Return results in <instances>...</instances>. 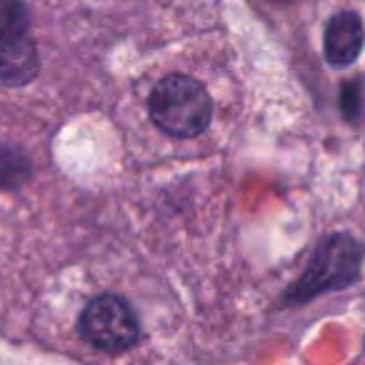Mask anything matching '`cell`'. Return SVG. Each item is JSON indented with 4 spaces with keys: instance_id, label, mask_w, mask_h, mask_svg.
Listing matches in <instances>:
<instances>
[{
    "instance_id": "6da1fadb",
    "label": "cell",
    "mask_w": 365,
    "mask_h": 365,
    "mask_svg": "<svg viewBox=\"0 0 365 365\" xmlns=\"http://www.w3.org/2000/svg\"><path fill=\"white\" fill-rule=\"evenodd\" d=\"M365 248L345 233L328 235L315 248L305 273L283 295L285 305H300L330 290H343L360 278Z\"/></svg>"
},
{
    "instance_id": "7a4b0ae2",
    "label": "cell",
    "mask_w": 365,
    "mask_h": 365,
    "mask_svg": "<svg viewBox=\"0 0 365 365\" xmlns=\"http://www.w3.org/2000/svg\"><path fill=\"white\" fill-rule=\"evenodd\" d=\"M150 118L173 138H195L213 120V101L203 83L190 76H168L148 98Z\"/></svg>"
},
{
    "instance_id": "3957f363",
    "label": "cell",
    "mask_w": 365,
    "mask_h": 365,
    "mask_svg": "<svg viewBox=\"0 0 365 365\" xmlns=\"http://www.w3.org/2000/svg\"><path fill=\"white\" fill-rule=\"evenodd\" d=\"M81 335L98 350L106 353H123L133 348L140 338V323H138L133 308L120 295H98L83 308L78 320Z\"/></svg>"
},
{
    "instance_id": "277c9868",
    "label": "cell",
    "mask_w": 365,
    "mask_h": 365,
    "mask_svg": "<svg viewBox=\"0 0 365 365\" xmlns=\"http://www.w3.org/2000/svg\"><path fill=\"white\" fill-rule=\"evenodd\" d=\"M365 46V31L363 21L358 13L353 11H340L325 26L323 48H325V61L333 68L353 66L358 56L363 53Z\"/></svg>"
},
{
    "instance_id": "5b68a950",
    "label": "cell",
    "mask_w": 365,
    "mask_h": 365,
    "mask_svg": "<svg viewBox=\"0 0 365 365\" xmlns=\"http://www.w3.org/2000/svg\"><path fill=\"white\" fill-rule=\"evenodd\" d=\"M41 73L36 43L28 36L0 38V83L8 88H23Z\"/></svg>"
},
{
    "instance_id": "8992f818",
    "label": "cell",
    "mask_w": 365,
    "mask_h": 365,
    "mask_svg": "<svg viewBox=\"0 0 365 365\" xmlns=\"http://www.w3.org/2000/svg\"><path fill=\"white\" fill-rule=\"evenodd\" d=\"M33 163L16 145H0V188L13 190L31 180Z\"/></svg>"
},
{
    "instance_id": "52a82bcc",
    "label": "cell",
    "mask_w": 365,
    "mask_h": 365,
    "mask_svg": "<svg viewBox=\"0 0 365 365\" xmlns=\"http://www.w3.org/2000/svg\"><path fill=\"white\" fill-rule=\"evenodd\" d=\"M31 8L26 0H0V38L28 36Z\"/></svg>"
},
{
    "instance_id": "ba28073f",
    "label": "cell",
    "mask_w": 365,
    "mask_h": 365,
    "mask_svg": "<svg viewBox=\"0 0 365 365\" xmlns=\"http://www.w3.org/2000/svg\"><path fill=\"white\" fill-rule=\"evenodd\" d=\"M340 110H343L350 120L358 115V110H360V88H358V83H345V86L340 88Z\"/></svg>"
},
{
    "instance_id": "9c48e42d",
    "label": "cell",
    "mask_w": 365,
    "mask_h": 365,
    "mask_svg": "<svg viewBox=\"0 0 365 365\" xmlns=\"http://www.w3.org/2000/svg\"><path fill=\"white\" fill-rule=\"evenodd\" d=\"M273 3H285L288 6V3H295V0H273Z\"/></svg>"
}]
</instances>
